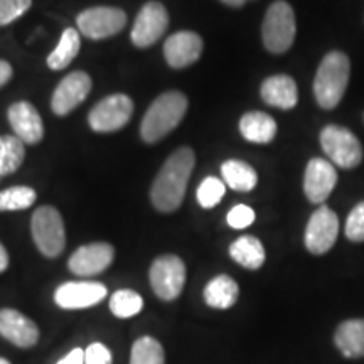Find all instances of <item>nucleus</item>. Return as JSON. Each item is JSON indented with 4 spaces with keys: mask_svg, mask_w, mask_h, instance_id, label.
I'll return each mask as SVG.
<instances>
[{
    "mask_svg": "<svg viewBox=\"0 0 364 364\" xmlns=\"http://www.w3.org/2000/svg\"><path fill=\"white\" fill-rule=\"evenodd\" d=\"M91 91V78L83 71H75L68 75L54 91L51 107L59 117H65L75 110L86 100Z\"/></svg>",
    "mask_w": 364,
    "mask_h": 364,
    "instance_id": "nucleus-14",
    "label": "nucleus"
},
{
    "mask_svg": "<svg viewBox=\"0 0 364 364\" xmlns=\"http://www.w3.org/2000/svg\"><path fill=\"white\" fill-rule=\"evenodd\" d=\"M203 39L201 36L191 33V31H181L169 36L164 44V56L169 66L181 70V68L191 66L201 58Z\"/></svg>",
    "mask_w": 364,
    "mask_h": 364,
    "instance_id": "nucleus-17",
    "label": "nucleus"
},
{
    "mask_svg": "<svg viewBox=\"0 0 364 364\" xmlns=\"http://www.w3.org/2000/svg\"><path fill=\"white\" fill-rule=\"evenodd\" d=\"M31 231L36 247L48 258H56L66 247L65 223L59 211L53 206H41L31 220Z\"/></svg>",
    "mask_w": 364,
    "mask_h": 364,
    "instance_id": "nucleus-5",
    "label": "nucleus"
},
{
    "mask_svg": "<svg viewBox=\"0 0 364 364\" xmlns=\"http://www.w3.org/2000/svg\"><path fill=\"white\" fill-rule=\"evenodd\" d=\"M339 235V218L322 204L317 211H314L306 228V248L312 255H324L334 247Z\"/></svg>",
    "mask_w": 364,
    "mask_h": 364,
    "instance_id": "nucleus-9",
    "label": "nucleus"
},
{
    "mask_svg": "<svg viewBox=\"0 0 364 364\" xmlns=\"http://www.w3.org/2000/svg\"><path fill=\"white\" fill-rule=\"evenodd\" d=\"M80 33L76 29H66L61 34V39L56 46V49L49 54L48 58V66L54 71H61L71 65V61L78 56L80 53Z\"/></svg>",
    "mask_w": 364,
    "mask_h": 364,
    "instance_id": "nucleus-25",
    "label": "nucleus"
},
{
    "mask_svg": "<svg viewBox=\"0 0 364 364\" xmlns=\"http://www.w3.org/2000/svg\"><path fill=\"white\" fill-rule=\"evenodd\" d=\"M12 78V66L9 65L7 61H2L0 59V88H2L4 85H7L9 81Z\"/></svg>",
    "mask_w": 364,
    "mask_h": 364,
    "instance_id": "nucleus-36",
    "label": "nucleus"
},
{
    "mask_svg": "<svg viewBox=\"0 0 364 364\" xmlns=\"http://www.w3.org/2000/svg\"><path fill=\"white\" fill-rule=\"evenodd\" d=\"M14 134L24 144H38L44 136V125L39 112L29 102L14 103L7 112Z\"/></svg>",
    "mask_w": 364,
    "mask_h": 364,
    "instance_id": "nucleus-18",
    "label": "nucleus"
},
{
    "mask_svg": "<svg viewBox=\"0 0 364 364\" xmlns=\"http://www.w3.org/2000/svg\"><path fill=\"white\" fill-rule=\"evenodd\" d=\"M321 145L326 156L341 169H354L363 161V145L351 130L341 125H327L321 132Z\"/></svg>",
    "mask_w": 364,
    "mask_h": 364,
    "instance_id": "nucleus-6",
    "label": "nucleus"
},
{
    "mask_svg": "<svg viewBox=\"0 0 364 364\" xmlns=\"http://www.w3.org/2000/svg\"><path fill=\"white\" fill-rule=\"evenodd\" d=\"M36 191L27 186H16L0 193V211H21L36 203Z\"/></svg>",
    "mask_w": 364,
    "mask_h": 364,
    "instance_id": "nucleus-29",
    "label": "nucleus"
},
{
    "mask_svg": "<svg viewBox=\"0 0 364 364\" xmlns=\"http://www.w3.org/2000/svg\"><path fill=\"white\" fill-rule=\"evenodd\" d=\"M7 267H9V253L7 250L4 248V245L0 243V273L6 272Z\"/></svg>",
    "mask_w": 364,
    "mask_h": 364,
    "instance_id": "nucleus-37",
    "label": "nucleus"
},
{
    "mask_svg": "<svg viewBox=\"0 0 364 364\" xmlns=\"http://www.w3.org/2000/svg\"><path fill=\"white\" fill-rule=\"evenodd\" d=\"M228 225L233 230H245L255 221V211L247 204H238V206L231 208V211L226 216Z\"/></svg>",
    "mask_w": 364,
    "mask_h": 364,
    "instance_id": "nucleus-33",
    "label": "nucleus"
},
{
    "mask_svg": "<svg viewBox=\"0 0 364 364\" xmlns=\"http://www.w3.org/2000/svg\"><path fill=\"white\" fill-rule=\"evenodd\" d=\"M134 113V102L127 95H110L90 112L88 122L95 132H115L127 125Z\"/></svg>",
    "mask_w": 364,
    "mask_h": 364,
    "instance_id": "nucleus-10",
    "label": "nucleus"
},
{
    "mask_svg": "<svg viewBox=\"0 0 364 364\" xmlns=\"http://www.w3.org/2000/svg\"><path fill=\"white\" fill-rule=\"evenodd\" d=\"M225 193H226L225 182L218 179V177H206V179L199 184L196 198H198V203L201 204V208L211 209L221 203Z\"/></svg>",
    "mask_w": 364,
    "mask_h": 364,
    "instance_id": "nucleus-30",
    "label": "nucleus"
},
{
    "mask_svg": "<svg viewBox=\"0 0 364 364\" xmlns=\"http://www.w3.org/2000/svg\"><path fill=\"white\" fill-rule=\"evenodd\" d=\"M76 24L88 39H107L124 29L127 14L118 7H91L80 14Z\"/></svg>",
    "mask_w": 364,
    "mask_h": 364,
    "instance_id": "nucleus-8",
    "label": "nucleus"
},
{
    "mask_svg": "<svg viewBox=\"0 0 364 364\" xmlns=\"http://www.w3.org/2000/svg\"><path fill=\"white\" fill-rule=\"evenodd\" d=\"M0 364H11L7 361V359H4V358H0Z\"/></svg>",
    "mask_w": 364,
    "mask_h": 364,
    "instance_id": "nucleus-39",
    "label": "nucleus"
},
{
    "mask_svg": "<svg viewBox=\"0 0 364 364\" xmlns=\"http://www.w3.org/2000/svg\"><path fill=\"white\" fill-rule=\"evenodd\" d=\"M230 257L241 267L248 268V270H258L263 263H265V248H263L262 241L255 236H241L235 240L230 247Z\"/></svg>",
    "mask_w": 364,
    "mask_h": 364,
    "instance_id": "nucleus-23",
    "label": "nucleus"
},
{
    "mask_svg": "<svg viewBox=\"0 0 364 364\" xmlns=\"http://www.w3.org/2000/svg\"><path fill=\"white\" fill-rule=\"evenodd\" d=\"M186 112H188V98L181 91L161 95L145 113L140 125V135L145 142H157L181 124Z\"/></svg>",
    "mask_w": 364,
    "mask_h": 364,
    "instance_id": "nucleus-3",
    "label": "nucleus"
},
{
    "mask_svg": "<svg viewBox=\"0 0 364 364\" xmlns=\"http://www.w3.org/2000/svg\"><path fill=\"white\" fill-rule=\"evenodd\" d=\"M150 287L161 300L171 302L179 297L186 284V265L176 255H162L150 267Z\"/></svg>",
    "mask_w": 364,
    "mask_h": 364,
    "instance_id": "nucleus-7",
    "label": "nucleus"
},
{
    "mask_svg": "<svg viewBox=\"0 0 364 364\" xmlns=\"http://www.w3.org/2000/svg\"><path fill=\"white\" fill-rule=\"evenodd\" d=\"M240 132L245 140L253 144H268L275 139L277 124L263 112L245 113L240 120Z\"/></svg>",
    "mask_w": 364,
    "mask_h": 364,
    "instance_id": "nucleus-21",
    "label": "nucleus"
},
{
    "mask_svg": "<svg viewBox=\"0 0 364 364\" xmlns=\"http://www.w3.org/2000/svg\"><path fill=\"white\" fill-rule=\"evenodd\" d=\"M85 364H113L110 349L102 343H93L85 349Z\"/></svg>",
    "mask_w": 364,
    "mask_h": 364,
    "instance_id": "nucleus-34",
    "label": "nucleus"
},
{
    "mask_svg": "<svg viewBox=\"0 0 364 364\" xmlns=\"http://www.w3.org/2000/svg\"><path fill=\"white\" fill-rule=\"evenodd\" d=\"M351 76V61L341 51L327 53L314 78V97L321 108L332 110L341 103Z\"/></svg>",
    "mask_w": 364,
    "mask_h": 364,
    "instance_id": "nucleus-2",
    "label": "nucleus"
},
{
    "mask_svg": "<svg viewBox=\"0 0 364 364\" xmlns=\"http://www.w3.org/2000/svg\"><path fill=\"white\" fill-rule=\"evenodd\" d=\"M344 233L348 240L356 241V243L364 241V201L356 204L353 211L349 213L348 220H346Z\"/></svg>",
    "mask_w": 364,
    "mask_h": 364,
    "instance_id": "nucleus-31",
    "label": "nucleus"
},
{
    "mask_svg": "<svg viewBox=\"0 0 364 364\" xmlns=\"http://www.w3.org/2000/svg\"><path fill=\"white\" fill-rule=\"evenodd\" d=\"M130 364H166V353L157 339L144 336L132 346Z\"/></svg>",
    "mask_w": 364,
    "mask_h": 364,
    "instance_id": "nucleus-27",
    "label": "nucleus"
},
{
    "mask_svg": "<svg viewBox=\"0 0 364 364\" xmlns=\"http://www.w3.org/2000/svg\"><path fill=\"white\" fill-rule=\"evenodd\" d=\"M24 142L16 135H0V177L14 174L24 162Z\"/></svg>",
    "mask_w": 364,
    "mask_h": 364,
    "instance_id": "nucleus-26",
    "label": "nucleus"
},
{
    "mask_svg": "<svg viewBox=\"0 0 364 364\" xmlns=\"http://www.w3.org/2000/svg\"><path fill=\"white\" fill-rule=\"evenodd\" d=\"M221 176L226 184L238 193H250L257 188V171L243 161H235V159L226 161L221 166Z\"/></svg>",
    "mask_w": 364,
    "mask_h": 364,
    "instance_id": "nucleus-24",
    "label": "nucleus"
},
{
    "mask_svg": "<svg viewBox=\"0 0 364 364\" xmlns=\"http://www.w3.org/2000/svg\"><path fill=\"white\" fill-rule=\"evenodd\" d=\"M115 250L108 243H90L71 255L68 267L78 277H93L112 265Z\"/></svg>",
    "mask_w": 364,
    "mask_h": 364,
    "instance_id": "nucleus-15",
    "label": "nucleus"
},
{
    "mask_svg": "<svg viewBox=\"0 0 364 364\" xmlns=\"http://www.w3.org/2000/svg\"><path fill=\"white\" fill-rule=\"evenodd\" d=\"M169 26V14L159 2H149L140 9L134 29H132V43L136 48H149L162 38Z\"/></svg>",
    "mask_w": 364,
    "mask_h": 364,
    "instance_id": "nucleus-11",
    "label": "nucleus"
},
{
    "mask_svg": "<svg viewBox=\"0 0 364 364\" xmlns=\"http://www.w3.org/2000/svg\"><path fill=\"white\" fill-rule=\"evenodd\" d=\"M203 295L204 302H206L209 307L225 311V309L233 307L236 304L240 295V287L231 277L218 275L213 280L208 282V285L204 287Z\"/></svg>",
    "mask_w": 364,
    "mask_h": 364,
    "instance_id": "nucleus-22",
    "label": "nucleus"
},
{
    "mask_svg": "<svg viewBox=\"0 0 364 364\" xmlns=\"http://www.w3.org/2000/svg\"><path fill=\"white\" fill-rule=\"evenodd\" d=\"M107 294V287L98 282H66L54 292V302L66 311H76L97 306Z\"/></svg>",
    "mask_w": 364,
    "mask_h": 364,
    "instance_id": "nucleus-12",
    "label": "nucleus"
},
{
    "mask_svg": "<svg viewBox=\"0 0 364 364\" xmlns=\"http://www.w3.org/2000/svg\"><path fill=\"white\" fill-rule=\"evenodd\" d=\"M0 336L17 348H33L39 341V329L34 321L16 309H0Z\"/></svg>",
    "mask_w": 364,
    "mask_h": 364,
    "instance_id": "nucleus-16",
    "label": "nucleus"
},
{
    "mask_svg": "<svg viewBox=\"0 0 364 364\" xmlns=\"http://www.w3.org/2000/svg\"><path fill=\"white\" fill-rule=\"evenodd\" d=\"M297 24H295L294 9L285 0H275L265 14L262 24V39L268 51L284 54L292 48Z\"/></svg>",
    "mask_w": 364,
    "mask_h": 364,
    "instance_id": "nucleus-4",
    "label": "nucleus"
},
{
    "mask_svg": "<svg viewBox=\"0 0 364 364\" xmlns=\"http://www.w3.org/2000/svg\"><path fill=\"white\" fill-rule=\"evenodd\" d=\"M262 98L270 107L290 110L299 102V90L295 81L287 75H275L262 83Z\"/></svg>",
    "mask_w": 364,
    "mask_h": 364,
    "instance_id": "nucleus-19",
    "label": "nucleus"
},
{
    "mask_svg": "<svg viewBox=\"0 0 364 364\" xmlns=\"http://www.w3.org/2000/svg\"><path fill=\"white\" fill-rule=\"evenodd\" d=\"M144 309V299L134 290H117L110 299V311L115 317L130 318Z\"/></svg>",
    "mask_w": 364,
    "mask_h": 364,
    "instance_id": "nucleus-28",
    "label": "nucleus"
},
{
    "mask_svg": "<svg viewBox=\"0 0 364 364\" xmlns=\"http://www.w3.org/2000/svg\"><path fill=\"white\" fill-rule=\"evenodd\" d=\"M33 0H0V26H7L29 11Z\"/></svg>",
    "mask_w": 364,
    "mask_h": 364,
    "instance_id": "nucleus-32",
    "label": "nucleus"
},
{
    "mask_svg": "<svg viewBox=\"0 0 364 364\" xmlns=\"http://www.w3.org/2000/svg\"><path fill=\"white\" fill-rule=\"evenodd\" d=\"M334 343L344 358H364V318H349L338 327Z\"/></svg>",
    "mask_w": 364,
    "mask_h": 364,
    "instance_id": "nucleus-20",
    "label": "nucleus"
},
{
    "mask_svg": "<svg viewBox=\"0 0 364 364\" xmlns=\"http://www.w3.org/2000/svg\"><path fill=\"white\" fill-rule=\"evenodd\" d=\"M193 149L182 147L176 150L162 166L150 191L154 208L162 213H172L181 206L188 189L189 177L194 169Z\"/></svg>",
    "mask_w": 364,
    "mask_h": 364,
    "instance_id": "nucleus-1",
    "label": "nucleus"
},
{
    "mask_svg": "<svg viewBox=\"0 0 364 364\" xmlns=\"http://www.w3.org/2000/svg\"><path fill=\"white\" fill-rule=\"evenodd\" d=\"M338 184V172L326 159L316 157L309 161L304 174V193L314 204H322Z\"/></svg>",
    "mask_w": 364,
    "mask_h": 364,
    "instance_id": "nucleus-13",
    "label": "nucleus"
},
{
    "mask_svg": "<svg viewBox=\"0 0 364 364\" xmlns=\"http://www.w3.org/2000/svg\"><path fill=\"white\" fill-rule=\"evenodd\" d=\"M56 364H85V349L75 348L68 356L59 359Z\"/></svg>",
    "mask_w": 364,
    "mask_h": 364,
    "instance_id": "nucleus-35",
    "label": "nucleus"
},
{
    "mask_svg": "<svg viewBox=\"0 0 364 364\" xmlns=\"http://www.w3.org/2000/svg\"><path fill=\"white\" fill-rule=\"evenodd\" d=\"M221 2L226 4V6H230V7H241V6H245L247 2H250V0H221Z\"/></svg>",
    "mask_w": 364,
    "mask_h": 364,
    "instance_id": "nucleus-38",
    "label": "nucleus"
}]
</instances>
